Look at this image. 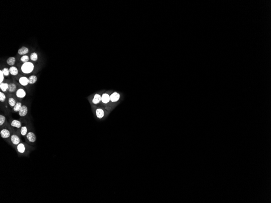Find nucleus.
<instances>
[{
	"label": "nucleus",
	"mask_w": 271,
	"mask_h": 203,
	"mask_svg": "<svg viewBox=\"0 0 271 203\" xmlns=\"http://www.w3.org/2000/svg\"><path fill=\"white\" fill-rule=\"evenodd\" d=\"M29 84H33L36 83L37 80V76L35 75H32L29 76Z\"/></svg>",
	"instance_id": "18"
},
{
	"label": "nucleus",
	"mask_w": 271,
	"mask_h": 203,
	"mask_svg": "<svg viewBox=\"0 0 271 203\" xmlns=\"http://www.w3.org/2000/svg\"><path fill=\"white\" fill-rule=\"evenodd\" d=\"M101 100V97L98 94H96L93 99L92 102L94 104H98Z\"/></svg>",
	"instance_id": "21"
},
{
	"label": "nucleus",
	"mask_w": 271,
	"mask_h": 203,
	"mask_svg": "<svg viewBox=\"0 0 271 203\" xmlns=\"http://www.w3.org/2000/svg\"><path fill=\"white\" fill-rule=\"evenodd\" d=\"M0 134L2 138L4 139H8L10 138L11 135L10 130L7 128H4L0 130Z\"/></svg>",
	"instance_id": "6"
},
{
	"label": "nucleus",
	"mask_w": 271,
	"mask_h": 203,
	"mask_svg": "<svg viewBox=\"0 0 271 203\" xmlns=\"http://www.w3.org/2000/svg\"><path fill=\"white\" fill-rule=\"evenodd\" d=\"M27 140L30 143H34L36 141V134L32 131H29L26 136Z\"/></svg>",
	"instance_id": "5"
},
{
	"label": "nucleus",
	"mask_w": 271,
	"mask_h": 203,
	"mask_svg": "<svg viewBox=\"0 0 271 203\" xmlns=\"http://www.w3.org/2000/svg\"><path fill=\"white\" fill-rule=\"evenodd\" d=\"M29 59H30V58H29V57L28 55H25L22 56V57H21L20 61L23 63H25L29 62Z\"/></svg>",
	"instance_id": "25"
},
{
	"label": "nucleus",
	"mask_w": 271,
	"mask_h": 203,
	"mask_svg": "<svg viewBox=\"0 0 271 203\" xmlns=\"http://www.w3.org/2000/svg\"><path fill=\"white\" fill-rule=\"evenodd\" d=\"M7 99L8 103L9 105L12 108H13L17 102L16 99L15 98V97L11 96L8 97Z\"/></svg>",
	"instance_id": "10"
},
{
	"label": "nucleus",
	"mask_w": 271,
	"mask_h": 203,
	"mask_svg": "<svg viewBox=\"0 0 271 203\" xmlns=\"http://www.w3.org/2000/svg\"><path fill=\"white\" fill-rule=\"evenodd\" d=\"M17 151L20 154H25L28 151L27 146L25 144L21 142L18 144L16 147Z\"/></svg>",
	"instance_id": "2"
},
{
	"label": "nucleus",
	"mask_w": 271,
	"mask_h": 203,
	"mask_svg": "<svg viewBox=\"0 0 271 203\" xmlns=\"http://www.w3.org/2000/svg\"><path fill=\"white\" fill-rule=\"evenodd\" d=\"M110 100V97L107 94H104L101 97V100L104 103L107 104Z\"/></svg>",
	"instance_id": "20"
},
{
	"label": "nucleus",
	"mask_w": 271,
	"mask_h": 203,
	"mask_svg": "<svg viewBox=\"0 0 271 203\" xmlns=\"http://www.w3.org/2000/svg\"><path fill=\"white\" fill-rule=\"evenodd\" d=\"M6 122V118L4 115L0 114V127L3 126Z\"/></svg>",
	"instance_id": "24"
},
{
	"label": "nucleus",
	"mask_w": 271,
	"mask_h": 203,
	"mask_svg": "<svg viewBox=\"0 0 271 203\" xmlns=\"http://www.w3.org/2000/svg\"><path fill=\"white\" fill-rule=\"evenodd\" d=\"M9 84L6 82H3L0 84V89L2 92H6L8 91Z\"/></svg>",
	"instance_id": "12"
},
{
	"label": "nucleus",
	"mask_w": 271,
	"mask_h": 203,
	"mask_svg": "<svg viewBox=\"0 0 271 203\" xmlns=\"http://www.w3.org/2000/svg\"><path fill=\"white\" fill-rule=\"evenodd\" d=\"M16 85L14 83H11L9 84V88H8V91L9 92L11 93H14L17 90Z\"/></svg>",
	"instance_id": "13"
},
{
	"label": "nucleus",
	"mask_w": 271,
	"mask_h": 203,
	"mask_svg": "<svg viewBox=\"0 0 271 203\" xmlns=\"http://www.w3.org/2000/svg\"><path fill=\"white\" fill-rule=\"evenodd\" d=\"M10 74L13 76H16L18 74V70L16 67L12 66L9 69Z\"/></svg>",
	"instance_id": "15"
},
{
	"label": "nucleus",
	"mask_w": 271,
	"mask_h": 203,
	"mask_svg": "<svg viewBox=\"0 0 271 203\" xmlns=\"http://www.w3.org/2000/svg\"><path fill=\"white\" fill-rule=\"evenodd\" d=\"M16 59L14 57H10L7 60V63L9 65L13 66L15 64Z\"/></svg>",
	"instance_id": "16"
},
{
	"label": "nucleus",
	"mask_w": 271,
	"mask_h": 203,
	"mask_svg": "<svg viewBox=\"0 0 271 203\" xmlns=\"http://www.w3.org/2000/svg\"><path fill=\"white\" fill-rule=\"evenodd\" d=\"M30 60L33 61H34V62L38 60V54L36 52H33L30 54Z\"/></svg>",
	"instance_id": "22"
},
{
	"label": "nucleus",
	"mask_w": 271,
	"mask_h": 203,
	"mask_svg": "<svg viewBox=\"0 0 271 203\" xmlns=\"http://www.w3.org/2000/svg\"><path fill=\"white\" fill-rule=\"evenodd\" d=\"M7 99L6 95L4 92L0 91V101L1 102H4Z\"/></svg>",
	"instance_id": "26"
},
{
	"label": "nucleus",
	"mask_w": 271,
	"mask_h": 203,
	"mask_svg": "<svg viewBox=\"0 0 271 203\" xmlns=\"http://www.w3.org/2000/svg\"><path fill=\"white\" fill-rule=\"evenodd\" d=\"M34 64L30 62L23 63L21 66V70L22 72L26 74L31 73L34 70Z\"/></svg>",
	"instance_id": "1"
},
{
	"label": "nucleus",
	"mask_w": 271,
	"mask_h": 203,
	"mask_svg": "<svg viewBox=\"0 0 271 203\" xmlns=\"http://www.w3.org/2000/svg\"><path fill=\"white\" fill-rule=\"evenodd\" d=\"M19 83L21 85L25 86L29 84V78L26 76H22L19 79Z\"/></svg>",
	"instance_id": "9"
},
{
	"label": "nucleus",
	"mask_w": 271,
	"mask_h": 203,
	"mask_svg": "<svg viewBox=\"0 0 271 203\" xmlns=\"http://www.w3.org/2000/svg\"><path fill=\"white\" fill-rule=\"evenodd\" d=\"M0 84H1L3 82L4 80V76H5L2 70H0Z\"/></svg>",
	"instance_id": "28"
},
{
	"label": "nucleus",
	"mask_w": 271,
	"mask_h": 203,
	"mask_svg": "<svg viewBox=\"0 0 271 203\" xmlns=\"http://www.w3.org/2000/svg\"><path fill=\"white\" fill-rule=\"evenodd\" d=\"M28 113V107L26 105H22L21 108L18 112V114L21 117H24L27 116Z\"/></svg>",
	"instance_id": "7"
},
{
	"label": "nucleus",
	"mask_w": 271,
	"mask_h": 203,
	"mask_svg": "<svg viewBox=\"0 0 271 203\" xmlns=\"http://www.w3.org/2000/svg\"><path fill=\"white\" fill-rule=\"evenodd\" d=\"M28 128L26 126H22L20 129V134L22 136H26L28 133Z\"/></svg>",
	"instance_id": "17"
},
{
	"label": "nucleus",
	"mask_w": 271,
	"mask_h": 203,
	"mask_svg": "<svg viewBox=\"0 0 271 203\" xmlns=\"http://www.w3.org/2000/svg\"><path fill=\"white\" fill-rule=\"evenodd\" d=\"M10 125L13 127L20 129L22 127V122L20 120L16 119L12 120L10 122Z\"/></svg>",
	"instance_id": "8"
},
{
	"label": "nucleus",
	"mask_w": 271,
	"mask_h": 203,
	"mask_svg": "<svg viewBox=\"0 0 271 203\" xmlns=\"http://www.w3.org/2000/svg\"><path fill=\"white\" fill-rule=\"evenodd\" d=\"M22 106V103L18 101L17 102L15 105L14 106V107H13V111H14V112H19V111L20 110V109L21 108Z\"/></svg>",
	"instance_id": "19"
},
{
	"label": "nucleus",
	"mask_w": 271,
	"mask_h": 203,
	"mask_svg": "<svg viewBox=\"0 0 271 203\" xmlns=\"http://www.w3.org/2000/svg\"><path fill=\"white\" fill-rule=\"evenodd\" d=\"M29 52V49L27 47L22 46L18 50V53L20 55H25Z\"/></svg>",
	"instance_id": "11"
},
{
	"label": "nucleus",
	"mask_w": 271,
	"mask_h": 203,
	"mask_svg": "<svg viewBox=\"0 0 271 203\" xmlns=\"http://www.w3.org/2000/svg\"><path fill=\"white\" fill-rule=\"evenodd\" d=\"M97 116L98 118L101 119L104 116V112L102 109H98L96 111Z\"/></svg>",
	"instance_id": "23"
},
{
	"label": "nucleus",
	"mask_w": 271,
	"mask_h": 203,
	"mask_svg": "<svg viewBox=\"0 0 271 203\" xmlns=\"http://www.w3.org/2000/svg\"><path fill=\"white\" fill-rule=\"evenodd\" d=\"M26 91L23 88H20L18 89L15 92L16 97L18 99H23L26 97Z\"/></svg>",
	"instance_id": "4"
},
{
	"label": "nucleus",
	"mask_w": 271,
	"mask_h": 203,
	"mask_svg": "<svg viewBox=\"0 0 271 203\" xmlns=\"http://www.w3.org/2000/svg\"><path fill=\"white\" fill-rule=\"evenodd\" d=\"M10 141L12 144L14 146H17L21 143V140L19 136L16 134H13L10 137Z\"/></svg>",
	"instance_id": "3"
},
{
	"label": "nucleus",
	"mask_w": 271,
	"mask_h": 203,
	"mask_svg": "<svg viewBox=\"0 0 271 203\" xmlns=\"http://www.w3.org/2000/svg\"><path fill=\"white\" fill-rule=\"evenodd\" d=\"M2 71H3L4 76L5 77H7L8 76H9V74H10L9 70V69L7 67L4 68L3 70H2Z\"/></svg>",
	"instance_id": "27"
},
{
	"label": "nucleus",
	"mask_w": 271,
	"mask_h": 203,
	"mask_svg": "<svg viewBox=\"0 0 271 203\" xmlns=\"http://www.w3.org/2000/svg\"><path fill=\"white\" fill-rule=\"evenodd\" d=\"M120 98V95L117 92H114L110 96V100L112 102H116Z\"/></svg>",
	"instance_id": "14"
}]
</instances>
